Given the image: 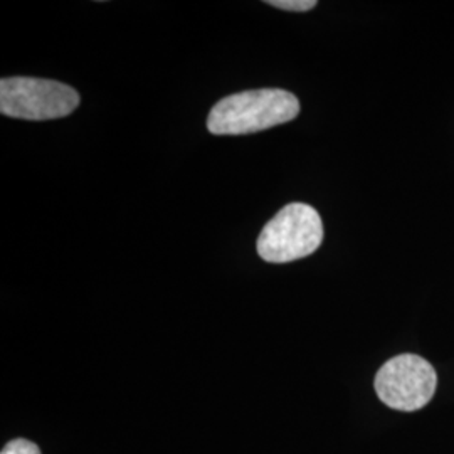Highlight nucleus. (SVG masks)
Listing matches in <instances>:
<instances>
[{"label":"nucleus","instance_id":"obj_4","mask_svg":"<svg viewBox=\"0 0 454 454\" xmlns=\"http://www.w3.org/2000/svg\"><path fill=\"white\" fill-rule=\"evenodd\" d=\"M438 386L434 367L419 356L390 358L375 375V392L386 406L412 412L426 406Z\"/></svg>","mask_w":454,"mask_h":454},{"label":"nucleus","instance_id":"obj_3","mask_svg":"<svg viewBox=\"0 0 454 454\" xmlns=\"http://www.w3.org/2000/svg\"><path fill=\"white\" fill-rule=\"evenodd\" d=\"M78 105V91L63 82L26 76L0 82V112L11 118L56 120L73 114Z\"/></svg>","mask_w":454,"mask_h":454},{"label":"nucleus","instance_id":"obj_2","mask_svg":"<svg viewBox=\"0 0 454 454\" xmlns=\"http://www.w3.org/2000/svg\"><path fill=\"white\" fill-rule=\"evenodd\" d=\"M324 241L322 217L311 206L293 202L262 227L258 254L266 262H292L313 254Z\"/></svg>","mask_w":454,"mask_h":454},{"label":"nucleus","instance_id":"obj_5","mask_svg":"<svg viewBox=\"0 0 454 454\" xmlns=\"http://www.w3.org/2000/svg\"><path fill=\"white\" fill-rule=\"evenodd\" d=\"M268 5H273L276 9L292 11V12H305L317 7L315 0H268Z\"/></svg>","mask_w":454,"mask_h":454},{"label":"nucleus","instance_id":"obj_6","mask_svg":"<svg viewBox=\"0 0 454 454\" xmlns=\"http://www.w3.org/2000/svg\"><path fill=\"white\" fill-rule=\"evenodd\" d=\"M0 454H41V450L33 441L20 438L7 442Z\"/></svg>","mask_w":454,"mask_h":454},{"label":"nucleus","instance_id":"obj_1","mask_svg":"<svg viewBox=\"0 0 454 454\" xmlns=\"http://www.w3.org/2000/svg\"><path fill=\"white\" fill-rule=\"evenodd\" d=\"M300 114V101L290 91L262 88L217 101L207 116L212 135H249L288 123Z\"/></svg>","mask_w":454,"mask_h":454}]
</instances>
